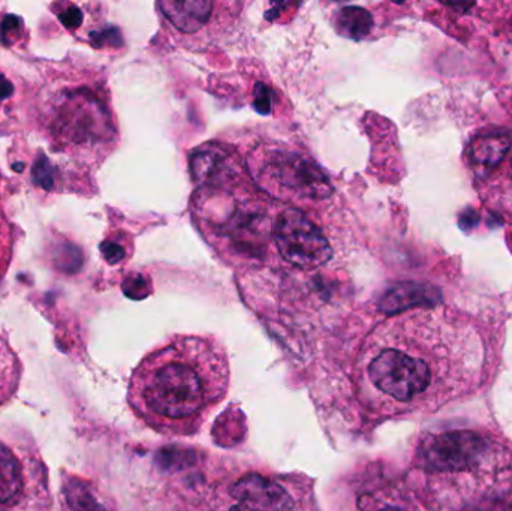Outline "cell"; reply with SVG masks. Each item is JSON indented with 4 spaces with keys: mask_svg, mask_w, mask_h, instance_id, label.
I'll list each match as a JSON object with an SVG mask.
<instances>
[{
    "mask_svg": "<svg viewBox=\"0 0 512 511\" xmlns=\"http://www.w3.org/2000/svg\"><path fill=\"white\" fill-rule=\"evenodd\" d=\"M336 24L339 32L348 35L349 38H360L366 36L373 26L372 17L366 9L357 6H346L340 8L336 14Z\"/></svg>",
    "mask_w": 512,
    "mask_h": 511,
    "instance_id": "cell-14",
    "label": "cell"
},
{
    "mask_svg": "<svg viewBox=\"0 0 512 511\" xmlns=\"http://www.w3.org/2000/svg\"><path fill=\"white\" fill-rule=\"evenodd\" d=\"M35 98V126L48 153L69 173L93 174L119 144V126L101 72L50 66Z\"/></svg>",
    "mask_w": 512,
    "mask_h": 511,
    "instance_id": "cell-3",
    "label": "cell"
},
{
    "mask_svg": "<svg viewBox=\"0 0 512 511\" xmlns=\"http://www.w3.org/2000/svg\"><path fill=\"white\" fill-rule=\"evenodd\" d=\"M239 168L237 159L218 146L195 150L191 158V171L201 188L233 185L234 180H239Z\"/></svg>",
    "mask_w": 512,
    "mask_h": 511,
    "instance_id": "cell-9",
    "label": "cell"
},
{
    "mask_svg": "<svg viewBox=\"0 0 512 511\" xmlns=\"http://www.w3.org/2000/svg\"><path fill=\"white\" fill-rule=\"evenodd\" d=\"M233 185L203 186L195 194V215L207 239L219 251L236 255L243 261H262L268 243H273L270 210L249 191L233 192Z\"/></svg>",
    "mask_w": 512,
    "mask_h": 511,
    "instance_id": "cell-4",
    "label": "cell"
},
{
    "mask_svg": "<svg viewBox=\"0 0 512 511\" xmlns=\"http://www.w3.org/2000/svg\"><path fill=\"white\" fill-rule=\"evenodd\" d=\"M227 353L203 336H177L144 357L129 386L135 413L155 431L194 434L227 395Z\"/></svg>",
    "mask_w": 512,
    "mask_h": 511,
    "instance_id": "cell-2",
    "label": "cell"
},
{
    "mask_svg": "<svg viewBox=\"0 0 512 511\" xmlns=\"http://www.w3.org/2000/svg\"><path fill=\"white\" fill-rule=\"evenodd\" d=\"M69 511H107L95 492L78 479H69L63 486Z\"/></svg>",
    "mask_w": 512,
    "mask_h": 511,
    "instance_id": "cell-13",
    "label": "cell"
},
{
    "mask_svg": "<svg viewBox=\"0 0 512 511\" xmlns=\"http://www.w3.org/2000/svg\"><path fill=\"white\" fill-rule=\"evenodd\" d=\"M23 491L20 461L8 447L0 444V506H11Z\"/></svg>",
    "mask_w": 512,
    "mask_h": 511,
    "instance_id": "cell-12",
    "label": "cell"
},
{
    "mask_svg": "<svg viewBox=\"0 0 512 511\" xmlns=\"http://www.w3.org/2000/svg\"><path fill=\"white\" fill-rule=\"evenodd\" d=\"M512 146V135L510 132H483L477 135L475 140L469 144L468 162L475 171L477 179L495 170L502 159L507 155Z\"/></svg>",
    "mask_w": 512,
    "mask_h": 511,
    "instance_id": "cell-10",
    "label": "cell"
},
{
    "mask_svg": "<svg viewBox=\"0 0 512 511\" xmlns=\"http://www.w3.org/2000/svg\"><path fill=\"white\" fill-rule=\"evenodd\" d=\"M12 224L6 212L5 189H3L2 177H0V276L6 272L12 258Z\"/></svg>",
    "mask_w": 512,
    "mask_h": 511,
    "instance_id": "cell-15",
    "label": "cell"
},
{
    "mask_svg": "<svg viewBox=\"0 0 512 511\" xmlns=\"http://www.w3.org/2000/svg\"><path fill=\"white\" fill-rule=\"evenodd\" d=\"M484 345L478 330L445 309L388 318L355 360V386L382 416L433 411L480 386Z\"/></svg>",
    "mask_w": 512,
    "mask_h": 511,
    "instance_id": "cell-1",
    "label": "cell"
},
{
    "mask_svg": "<svg viewBox=\"0 0 512 511\" xmlns=\"http://www.w3.org/2000/svg\"><path fill=\"white\" fill-rule=\"evenodd\" d=\"M273 245L285 263L307 272L333 258V248L321 228L297 207H285L274 216Z\"/></svg>",
    "mask_w": 512,
    "mask_h": 511,
    "instance_id": "cell-6",
    "label": "cell"
},
{
    "mask_svg": "<svg viewBox=\"0 0 512 511\" xmlns=\"http://www.w3.org/2000/svg\"><path fill=\"white\" fill-rule=\"evenodd\" d=\"M17 384V360L5 341L0 339V404L14 392Z\"/></svg>",
    "mask_w": 512,
    "mask_h": 511,
    "instance_id": "cell-16",
    "label": "cell"
},
{
    "mask_svg": "<svg viewBox=\"0 0 512 511\" xmlns=\"http://www.w3.org/2000/svg\"><path fill=\"white\" fill-rule=\"evenodd\" d=\"M230 511H295V500L279 480L248 474L231 488Z\"/></svg>",
    "mask_w": 512,
    "mask_h": 511,
    "instance_id": "cell-8",
    "label": "cell"
},
{
    "mask_svg": "<svg viewBox=\"0 0 512 511\" xmlns=\"http://www.w3.org/2000/svg\"><path fill=\"white\" fill-rule=\"evenodd\" d=\"M240 3L206 2V0H185V2L158 3L162 17L177 36L183 38H207L221 32V21L233 20L231 9Z\"/></svg>",
    "mask_w": 512,
    "mask_h": 511,
    "instance_id": "cell-7",
    "label": "cell"
},
{
    "mask_svg": "<svg viewBox=\"0 0 512 511\" xmlns=\"http://www.w3.org/2000/svg\"><path fill=\"white\" fill-rule=\"evenodd\" d=\"M373 511H406L400 509V507H394V506H387V507H381L379 510H373Z\"/></svg>",
    "mask_w": 512,
    "mask_h": 511,
    "instance_id": "cell-17",
    "label": "cell"
},
{
    "mask_svg": "<svg viewBox=\"0 0 512 511\" xmlns=\"http://www.w3.org/2000/svg\"><path fill=\"white\" fill-rule=\"evenodd\" d=\"M484 198L496 209L512 213V146L501 164L480 179Z\"/></svg>",
    "mask_w": 512,
    "mask_h": 511,
    "instance_id": "cell-11",
    "label": "cell"
},
{
    "mask_svg": "<svg viewBox=\"0 0 512 511\" xmlns=\"http://www.w3.org/2000/svg\"><path fill=\"white\" fill-rule=\"evenodd\" d=\"M249 171L262 189L280 200L315 203L333 192L324 171L309 156L288 147H258L249 156Z\"/></svg>",
    "mask_w": 512,
    "mask_h": 511,
    "instance_id": "cell-5",
    "label": "cell"
}]
</instances>
